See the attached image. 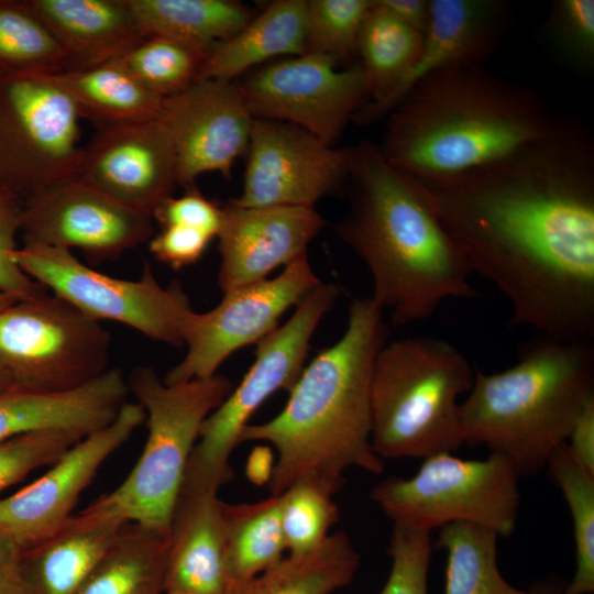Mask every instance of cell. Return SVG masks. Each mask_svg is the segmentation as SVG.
Instances as JSON below:
<instances>
[{
  "label": "cell",
  "mask_w": 594,
  "mask_h": 594,
  "mask_svg": "<svg viewBox=\"0 0 594 594\" xmlns=\"http://www.w3.org/2000/svg\"><path fill=\"white\" fill-rule=\"evenodd\" d=\"M129 393L145 414L147 438L127 477L90 505L125 522L169 535L185 472L207 417L233 389L216 374L166 384L151 366H136L127 378Z\"/></svg>",
  "instance_id": "cell-7"
},
{
  "label": "cell",
  "mask_w": 594,
  "mask_h": 594,
  "mask_svg": "<svg viewBox=\"0 0 594 594\" xmlns=\"http://www.w3.org/2000/svg\"><path fill=\"white\" fill-rule=\"evenodd\" d=\"M73 68V59L23 1H0V78Z\"/></svg>",
  "instance_id": "cell-34"
},
{
  "label": "cell",
  "mask_w": 594,
  "mask_h": 594,
  "mask_svg": "<svg viewBox=\"0 0 594 594\" xmlns=\"http://www.w3.org/2000/svg\"><path fill=\"white\" fill-rule=\"evenodd\" d=\"M385 118L381 152L415 179L450 177L490 164L544 136L558 121L536 90L484 65L426 76Z\"/></svg>",
  "instance_id": "cell-4"
},
{
  "label": "cell",
  "mask_w": 594,
  "mask_h": 594,
  "mask_svg": "<svg viewBox=\"0 0 594 594\" xmlns=\"http://www.w3.org/2000/svg\"><path fill=\"white\" fill-rule=\"evenodd\" d=\"M497 539L494 531L466 522L439 528L433 544L447 553L444 594H525L502 575Z\"/></svg>",
  "instance_id": "cell-33"
},
{
  "label": "cell",
  "mask_w": 594,
  "mask_h": 594,
  "mask_svg": "<svg viewBox=\"0 0 594 594\" xmlns=\"http://www.w3.org/2000/svg\"><path fill=\"white\" fill-rule=\"evenodd\" d=\"M129 387L119 369L59 393L11 388L0 393V443L42 430L86 437L110 425L127 403Z\"/></svg>",
  "instance_id": "cell-22"
},
{
  "label": "cell",
  "mask_w": 594,
  "mask_h": 594,
  "mask_svg": "<svg viewBox=\"0 0 594 594\" xmlns=\"http://www.w3.org/2000/svg\"><path fill=\"white\" fill-rule=\"evenodd\" d=\"M465 355L419 336L384 344L371 380V442L383 459H425L463 443L459 397L473 384Z\"/></svg>",
  "instance_id": "cell-6"
},
{
  "label": "cell",
  "mask_w": 594,
  "mask_h": 594,
  "mask_svg": "<svg viewBox=\"0 0 594 594\" xmlns=\"http://www.w3.org/2000/svg\"><path fill=\"white\" fill-rule=\"evenodd\" d=\"M76 67L111 62L146 36L127 0H26Z\"/></svg>",
  "instance_id": "cell-25"
},
{
  "label": "cell",
  "mask_w": 594,
  "mask_h": 594,
  "mask_svg": "<svg viewBox=\"0 0 594 594\" xmlns=\"http://www.w3.org/2000/svg\"><path fill=\"white\" fill-rule=\"evenodd\" d=\"M321 284L307 254L274 278L223 294L206 312L194 311L185 332V356L163 378L166 384L206 378L237 350L257 344L278 328L279 318Z\"/></svg>",
  "instance_id": "cell-14"
},
{
  "label": "cell",
  "mask_w": 594,
  "mask_h": 594,
  "mask_svg": "<svg viewBox=\"0 0 594 594\" xmlns=\"http://www.w3.org/2000/svg\"><path fill=\"white\" fill-rule=\"evenodd\" d=\"M129 522L91 505L21 552L23 573L36 594H75Z\"/></svg>",
  "instance_id": "cell-24"
},
{
  "label": "cell",
  "mask_w": 594,
  "mask_h": 594,
  "mask_svg": "<svg viewBox=\"0 0 594 594\" xmlns=\"http://www.w3.org/2000/svg\"><path fill=\"white\" fill-rule=\"evenodd\" d=\"M525 594H565L564 588H559L553 584H537L525 591Z\"/></svg>",
  "instance_id": "cell-49"
},
{
  "label": "cell",
  "mask_w": 594,
  "mask_h": 594,
  "mask_svg": "<svg viewBox=\"0 0 594 594\" xmlns=\"http://www.w3.org/2000/svg\"><path fill=\"white\" fill-rule=\"evenodd\" d=\"M360 554L343 531L316 549L288 554L260 574L231 584L224 594H332L351 584Z\"/></svg>",
  "instance_id": "cell-28"
},
{
  "label": "cell",
  "mask_w": 594,
  "mask_h": 594,
  "mask_svg": "<svg viewBox=\"0 0 594 594\" xmlns=\"http://www.w3.org/2000/svg\"><path fill=\"white\" fill-rule=\"evenodd\" d=\"M422 41L424 35L373 0L358 41V63L372 95L367 105H378L395 91L416 64Z\"/></svg>",
  "instance_id": "cell-32"
},
{
  "label": "cell",
  "mask_w": 594,
  "mask_h": 594,
  "mask_svg": "<svg viewBox=\"0 0 594 594\" xmlns=\"http://www.w3.org/2000/svg\"><path fill=\"white\" fill-rule=\"evenodd\" d=\"M19 299H16L14 297H11V296L4 295V294H0V311L6 309L7 307H9L10 305L14 304Z\"/></svg>",
  "instance_id": "cell-50"
},
{
  "label": "cell",
  "mask_w": 594,
  "mask_h": 594,
  "mask_svg": "<svg viewBox=\"0 0 594 594\" xmlns=\"http://www.w3.org/2000/svg\"><path fill=\"white\" fill-rule=\"evenodd\" d=\"M405 24L424 35L430 21V0H378Z\"/></svg>",
  "instance_id": "cell-47"
},
{
  "label": "cell",
  "mask_w": 594,
  "mask_h": 594,
  "mask_svg": "<svg viewBox=\"0 0 594 594\" xmlns=\"http://www.w3.org/2000/svg\"><path fill=\"white\" fill-rule=\"evenodd\" d=\"M340 292L337 284L321 283L287 322L256 344L255 360L242 381L202 424L180 491L219 492L232 481L230 458L242 430L271 395L292 389L304 370L310 339Z\"/></svg>",
  "instance_id": "cell-9"
},
{
  "label": "cell",
  "mask_w": 594,
  "mask_h": 594,
  "mask_svg": "<svg viewBox=\"0 0 594 594\" xmlns=\"http://www.w3.org/2000/svg\"><path fill=\"white\" fill-rule=\"evenodd\" d=\"M509 9L503 0H430V21L416 64L386 100L365 106L353 121L364 125L385 118L416 82L430 74L484 65L502 42Z\"/></svg>",
  "instance_id": "cell-21"
},
{
  "label": "cell",
  "mask_w": 594,
  "mask_h": 594,
  "mask_svg": "<svg viewBox=\"0 0 594 594\" xmlns=\"http://www.w3.org/2000/svg\"><path fill=\"white\" fill-rule=\"evenodd\" d=\"M163 594H182V593H177V592H164Z\"/></svg>",
  "instance_id": "cell-52"
},
{
  "label": "cell",
  "mask_w": 594,
  "mask_h": 594,
  "mask_svg": "<svg viewBox=\"0 0 594 594\" xmlns=\"http://www.w3.org/2000/svg\"><path fill=\"white\" fill-rule=\"evenodd\" d=\"M169 535L127 524L75 594H163Z\"/></svg>",
  "instance_id": "cell-29"
},
{
  "label": "cell",
  "mask_w": 594,
  "mask_h": 594,
  "mask_svg": "<svg viewBox=\"0 0 594 594\" xmlns=\"http://www.w3.org/2000/svg\"><path fill=\"white\" fill-rule=\"evenodd\" d=\"M145 35H162L209 52L254 16L231 0H127Z\"/></svg>",
  "instance_id": "cell-30"
},
{
  "label": "cell",
  "mask_w": 594,
  "mask_h": 594,
  "mask_svg": "<svg viewBox=\"0 0 594 594\" xmlns=\"http://www.w3.org/2000/svg\"><path fill=\"white\" fill-rule=\"evenodd\" d=\"M280 495V522L288 554H299L319 547L339 520L333 495L300 481Z\"/></svg>",
  "instance_id": "cell-38"
},
{
  "label": "cell",
  "mask_w": 594,
  "mask_h": 594,
  "mask_svg": "<svg viewBox=\"0 0 594 594\" xmlns=\"http://www.w3.org/2000/svg\"><path fill=\"white\" fill-rule=\"evenodd\" d=\"M13 388L9 378L3 373V371L0 369V393Z\"/></svg>",
  "instance_id": "cell-51"
},
{
  "label": "cell",
  "mask_w": 594,
  "mask_h": 594,
  "mask_svg": "<svg viewBox=\"0 0 594 594\" xmlns=\"http://www.w3.org/2000/svg\"><path fill=\"white\" fill-rule=\"evenodd\" d=\"M22 550L0 535V594H36L21 565Z\"/></svg>",
  "instance_id": "cell-46"
},
{
  "label": "cell",
  "mask_w": 594,
  "mask_h": 594,
  "mask_svg": "<svg viewBox=\"0 0 594 594\" xmlns=\"http://www.w3.org/2000/svg\"><path fill=\"white\" fill-rule=\"evenodd\" d=\"M270 454H272L271 450L262 447L252 452L249 462V476L253 482L268 483L274 468Z\"/></svg>",
  "instance_id": "cell-48"
},
{
  "label": "cell",
  "mask_w": 594,
  "mask_h": 594,
  "mask_svg": "<svg viewBox=\"0 0 594 594\" xmlns=\"http://www.w3.org/2000/svg\"><path fill=\"white\" fill-rule=\"evenodd\" d=\"M22 202L9 191L0 188V294L19 300L29 299L46 292L16 263L20 248L16 235L21 228Z\"/></svg>",
  "instance_id": "cell-42"
},
{
  "label": "cell",
  "mask_w": 594,
  "mask_h": 594,
  "mask_svg": "<svg viewBox=\"0 0 594 594\" xmlns=\"http://www.w3.org/2000/svg\"><path fill=\"white\" fill-rule=\"evenodd\" d=\"M408 177V176H407ZM473 274L512 307V326L594 341V139L558 118L544 136L490 164L408 177Z\"/></svg>",
  "instance_id": "cell-1"
},
{
  "label": "cell",
  "mask_w": 594,
  "mask_h": 594,
  "mask_svg": "<svg viewBox=\"0 0 594 594\" xmlns=\"http://www.w3.org/2000/svg\"><path fill=\"white\" fill-rule=\"evenodd\" d=\"M99 129L157 119L163 99L125 69L108 62L45 75Z\"/></svg>",
  "instance_id": "cell-27"
},
{
  "label": "cell",
  "mask_w": 594,
  "mask_h": 594,
  "mask_svg": "<svg viewBox=\"0 0 594 594\" xmlns=\"http://www.w3.org/2000/svg\"><path fill=\"white\" fill-rule=\"evenodd\" d=\"M385 337L381 307L371 297L353 300L343 336L302 370L282 411L244 427L240 443L265 441L276 450L271 495L307 481L334 496L346 470L384 471L371 442V380Z\"/></svg>",
  "instance_id": "cell-2"
},
{
  "label": "cell",
  "mask_w": 594,
  "mask_h": 594,
  "mask_svg": "<svg viewBox=\"0 0 594 594\" xmlns=\"http://www.w3.org/2000/svg\"><path fill=\"white\" fill-rule=\"evenodd\" d=\"M208 53L170 37L146 35L111 62L165 99L198 80Z\"/></svg>",
  "instance_id": "cell-36"
},
{
  "label": "cell",
  "mask_w": 594,
  "mask_h": 594,
  "mask_svg": "<svg viewBox=\"0 0 594 594\" xmlns=\"http://www.w3.org/2000/svg\"><path fill=\"white\" fill-rule=\"evenodd\" d=\"M349 210L339 238L366 265L372 299L395 326L430 318L449 298L479 296L457 242L378 145L352 147Z\"/></svg>",
  "instance_id": "cell-3"
},
{
  "label": "cell",
  "mask_w": 594,
  "mask_h": 594,
  "mask_svg": "<svg viewBox=\"0 0 594 594\" xmlns=\"http://www.w3.org/2000/svg\"><path fill=\"white\" fill-rule=\"evenodd\" d=\"M519 476L498 453L464 460L444 452L422 459L411 477L381 481L370 496L393 525L431 532L466 522L508 537L519 512Z\"/></svg>",
  "instance_id": "cell-8"
},
{
  "label": "cell",
  "mask_w": 594,
  "mask_h": 594,
  "mask_svg": "<svg viewBox=\"0 0 594 594\" xmlns=\"http://www.w3.org/2000/svg\"><path fill=\"white\" fill-rule=\"evenodd\" d=\"M144 420L141 405L127 402L110 425L80 439L36 481L0 498V535L26 550L54 534L101 465Z\"/></svg>",
  "instance_id": "cell-16"
},
{
  "label": "cell",
  "mask_w": 594,
  "mask_h": 594,
  "mask_svg": "<svg viewBox=\"0 0 594 594\" xmlns=\"http://www.w3.org/2000/svg\"><path fill=\"white\" fill-rule=\"evenodd\" d=\"M240 207L314 205L348 180L352 147L336 148L293 124L254 119Z\"/></svg>",
  "instance_id": "cell-15"
},
{
  "label": "cell",
  "mask_w": 594,
  "mask_h": 594,
  "mask_svg": "<svg viewBox=\"0 0 594 594\" xmlns=\"http://www.w3.org/2000/svg\"><path fill=\"white\" fill-rule=\"evenodd\" d=\"M238 85L254 119L293 124L329 145L372 98L359 63L340 68L316 53L264 64Z\"/></svg>",
  "instance_id": "cell-13"
},
{
  "label": "cell",
  "mask_w": 594,
  "mask_h": 594,
  "mask_svg": "<svg viewBox=\"0 0 594 594\" xmlns=\"http://www.w3.org/2000/svg\"><path fill=\"white\" fill-rule=\"evenodd\" d=\"M222 207L193 186L179 197L164 199L154 210L152 219L161 227L183 226L217 238L222 222Z\"/></svg>",
  "instance_id": "cell-43"
},
{
  "label": "cell",
  "mask_w": 594,
  "mask_h": 594,
  "mask_svg": "<svg viewBox=\"0 0 594 594\" xmlns=\"http://www.w3.org/2000/svg\"><path fill=\"white\" fill-rule=\"evenodd\" d=\"M222 501L217 492L180 491L169 526L164 592L224 594Z\"/></svg>",
  "instance_id": "cell-23"
},
{
  "label": "cell",
  "mask_w": 594,
  "mask_h": 594,
  "mask_svg": "<svg viewBox=\"0 0 594 594\" xmlns=\"http://www.w3.org/2000/svg\"><path fill=\"white\" fill-rule=\"evenodd\" d=\"M157 119L175 152L178 186L185 188L206 173L229 178L246 154L254 120L239 85L221 79H198L163 99Z\"/></svg>",
  "instance_id": "cell-18"
},
{
  "label": "cell",
  "mask_w": 594,
  "mask_h": 594,
  "mask_svg": "<svg viewBox=\"0 0 594 594\" xmlns=\"http://www.w3.org/2000/svg\"><path fill=\"white\" fill-rule=\"evenodd\" d=\"M79 113L45 75L0 78V188L22 204L78 179Z\"/></svg>",
  "instance_id": "cell-11"
},
{
  "label": "cell",
  "mask_w": 594,
  "mask_h": 594,
  "mask_svg": "<svg viewBox=\"0 0 594 594\" xmlns=\"http://www.w3.org/2000/svg\"><path fill=\"white\" fill-rule=\"evenodd\" d=\"M23 244L81 250L92 262L120 257L154 234L151 216L76 179L22 204Z\"/></svg>",
  "instance_id": "cell-17"
},
{
  "label": "cell",
  "mask_w": 594,
  "mask_h": 594,
  "mask_svg": "<svg viewBox=\"0 0 594 594\" xmlns=\"http://www.w3.org/2000/svg\"><path fill=\"white\" fill-rule=\"evenodd\" d=\"M324 218L314 207H222L217 235L222 294L266 279L280 266L307 254L309 243L324 228Z\"/></svg>",
  "instance_id": "cell-20"
},
{
  "label": "cell",
  "mask_w": 594,
  "mask_h": 594,
  "mask_svg": "<svg viewBox=\"0 0 594 594\" xmlns=\"http://www.w3.org/2000/svg\"><path fill=\"white\" fill-rule=\"evenodd\" d=\"M78 179L152 217L178 186L167 132L158 119L99 129L84 147Z\"/></svg>",
  "instance_id": "cell-19"
},
{
  "label": "cell",
  "mask_w": 594,
  "mask_h": 594,
  "mask_svg": "<svg viewBox=\"0 0 594 594\" xmlns=\"http://www.w3.org/2000/svg\"><path fill=\"white\" fill-rule=\"evenodd\" d=\"M280 495L244 504L222 502L224 559L231 584L249 580L284 558Z\"/></svg>",
  "instance_id": "cell-31"
},
{
  "label": "cell",
  "mask_w": 594,
  "mask_h": 594,
  "mask_svg": "<svg viewBox=\"0 0 594 594\" xmlns=\"http://www.w3.org/2000/svg\"><path fill=\"white\" fill-rule=\"evenodd\" d=\"M373 0H307L306 53L358 64V41Z\"/></svg>",
  "instance_id": "cell-37"
},
{
  "label": "cell",
  "mask_w": 594,
  "mask_h": 594,
  "mask_svg": "<svg viewBox=\"0 0 594 594\" xmlns=\"http://www.w3.org/2000/svg\"><path fill=\"white\" fill-rule=\"evenodd\" d=\"M307 0H276L207 54L198 79L234 81L275 57L306 53Z\"/></svg>",
  "instance_id": "cell-26"
},
{
  "label": "cell",
  "mask_w": 594,
  "mask_h": 594,
  "mask_svg": "<svg viewBox=\"0 0 594 594\" xmlns=\"http://www.w3.org/2000/svg\"><path fill=\"white\" fill-rule=\"evenodd\" d=\"M84 437L66 430H42L0 443V493L29 473L56 462Z\"/></svg>",
  "instance_id": "cell-40"
},
{
  "label": "cell",
  "mask_w": 594,
  "mask_h": 594,
  "mask_svg": "<svg viewBox=\"0 0 594 594\" xmlns=\"http://www.w3.org/2000/svg\"><path fill=\"white\" fill-rule=\"evenodd\" d=\"M111 334L53 293L0 311V369L15 389L59 393L107 372Z\"/></svg>",
  "instance_id": "cell-10"
},
{
  "label": "cell",
  "mask_w": 594,
  "mask_h": 594,
  "mask_svg": "<svg viewBox=\"0 0 594 594\" xmlns=\"http://www.w3.org/2000/svg\"><path fill=\"white\" fill-rule=\"evenodd\" d=\"M546 31L556 52L582 72L594 68V1L556 0L551 3Z\"/></svg>",
  "instance_id": "cell-39"
},
{
  "label": "cell",
  "mask_w": 594,
  "mask_h": 594,
  "mask_svg": "<svg viewBox=\"0 0 594 594\" xmlns=\"http://www.w3.org/2000/svg\"><path fill=\"white\" fill-rule=\"evenodd\" d=\"M213 239L194 228L165 226L148 240V250L157 261L177 271L198 262Z\"/></svg>",
  "instance_id": "cell-44"
},
{
  "label": "cell",
  "mask_w": 594,
  "mask_h": 594,
  "mask_svg": "<svg viewBox=\"0 0 594 594\" xmlns=\"http://www.w3.org/2000/svg\"><path fill=\"white\" fill-rule=\"evenodd\" d=\"M547 466L573 522L576 565L564 592L591 594L594 592V474L573 458L565 443L550 455Z\"/></svg>",
  "instance_id": "cell-35"
},
{
  "label": "cell",
  "mask_w": 594,
  "mask_h": 594,
  "mask_svg": "<svg viewBox=\"0 0 594 594\" xmlns=\"http://www.w3.org/2000/svg\"><path fill=\"white\" fill-rule=\"evenodd\" d=\"M565 444L573 458L594 474V397L580 411Z\"/></svg>",
  "instance_id": "cell-45"
},
{
  "label": "cell",
  "mask_w": 594,
  "mask_h": 594,
  "mask_svg": "<svg viewBox=\"0 0 594 594\" xmlns=\"http://www.w3.org/2000/svg\"><path fill=\"white\" fill-rule=\"evenodd\" d=\"M592 397L594 341L537 333L519 348L518 361L509 369L475 371L460 404L463 443L486 446L507 458L520 475L535 473L566 442Z\"/></svg>",
  "instance_id": "cell-5"
},
{
  "label": "cell",
  "mask_w": 594,
  "mask_h": 594,
  "mask_svg": "<svg viewBox=\"0 0 594 594\" xmlns=\"http://www.w3.org/2000/svg\"><path fill=\"white\" fill-rule=\"evenodd\" d=\"M15 261L32 279L85 315L129 326L153 341L184 345L195 310L180 284L162 286L148 263L139 279H123L92 270L69 250L48 245L22 244Z\"/></svg>",
  "instance_id": "cell-12"
},
{
  "label": "cell",
  "mask_w": 594,
  "mask_h": 594,
  "mask_svg": "<svg viewBox=\"0 0 594 594\" xmlns=\"http://www.w3.org/2000/svg\"><path fill=\"white\" fill-rule=\"evenodd\" d=\"M432 547L431 532L393 525L391 570L378 594H427Z\"/></svg>",
  "instance_id": "cell-41"
}]
</instances>
